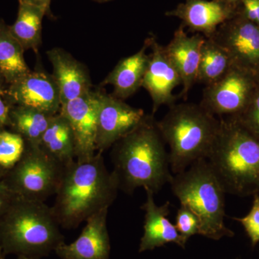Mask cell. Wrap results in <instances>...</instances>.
Returning <instances> with one entry per match:
<instances>
[{
	"mask_svg": "<svg viewBox=\"0 0 259 259\" xmlns=\"http://www.w3.org/2000/svg\"><path fill=\"white\" fill-rule=\"evenodd\" d=\"M146 202L142 206L145 210L144 235L139 245V253L155 249L167 243H173L186 248L187 241L181 236L175 225L168 220L170 202L158 206L154 202V193L152 191L146 190Z\"/></svg>",
	"mask_w": 259,
	"mask_h": 259,
	"instance_id": "obj_17",
	"label": "cell"
},
{
	"mask_svg": "<svg viewBox=\"0 0 259 259\" xmlns=\"http://www.w3.org/2000/svg\"><path fill=\"white\" fill-rule=\"evenodd\" d=\"M259 81L253 76L232 66L221 79L205 86L200 105L213 115H237L245 110Z\"/></svg>",
	"mask_w": 259,
	"mask_h": 259,
	"instance_id": "obj_8",
	"label": "cell"
},
{
	"mask_svg": "<svg viewBox=\"0 0 259 259\" xmlns=\"http://www.w3.org/2000/svg\"><path fill=\"white\" fill-rule=\"evenodd\" d=\"M9 117L10 126L14 132L27 144L39 146L52 116L31 107L15 105L10 107Z\"/></svg>",
	"mask_w": 259,
	"mask_h": 259,
	"instance_id": "obj_23",
	"label": "cell"
},
{
	"mask_svg": "<svg viewBox=\"0 0 259 259\" xmlns=\"http://www.w3.org/2000/svg\"><path fill=\"white\" fill-rule=\"evenodd\" d=\"M18 1L19 3H25V4L34 5V6L44 8L47 11L48 17L49 18L54 17L51 11V3L52 0H18Z\"/></svg>",
	"mask_w": 259,
	"mask_h": 259,
	"instance_id": "obj_32",
	"label": "cell"
},
{
	"mask_svg": "<svg viewBox=\"0 0 259 259\" xmlns=\"http://www.w3.org/2000/svg\"><path fill=\"white\" fill-rule=\"evenodd\" d=\"M118 190L117 177L108 171L102 153L98 152L89 161H74L66 167L51 208L61 228L74 229L109 208Z\"/></svg>",
	"mask_w": 259,
	"mask_h": 259,
	"instance_id": "obj_2",
	"label": "cell"
},
{
	"mask_svg": "<svg viewBox=\"0 0 259 259\" xmlns=\"http://www.w3.org/2000/svg\"><path fill=\"white\" fill-rule=\"evenodd\" d=\"M169 184L181 204L198 216L200 235L215 241L234 236L224 222L226 193L207 159L194 162L185 171L174 175Z\"/></svg>",
	"mask_w": 259,
	"mask_h": 259,
	"instance_id": "obj_6",
	"label": "cell"
},
{
	"mask_svg": "<svg viewBox=\"0 0 259 259\" xmlns=\"http://www.w3.org/2000/svg\"><path fill=\"white\" fill-rule=\"evenodd\" d=\"M233 117L259 139V86L245 110Z\"/></svg>",
	"mask_w": 259,
	"mask_h": 259,
	"instance_id": "obj_27",
	"label": "cell"
},
{
	"mask_svg": "<svg viewBox=\"0 0 259 259\" xmlns=\"http://www.w3.org/2000/svg\"><path fill=\"white\" fill-rule=\"evenodd\" d=\"M233 66L229 56L212 37H206L199 61L197 82L205 86L221 79Z\"/></svg>",
	"mask_w": 259,
	"mask_h": 259,
	"instance_id": "obj_24",
	"label": "cell"
},
{
	"mask_svg": "<svg viewBox=\"0 0 259 259\" xmlns=\"http://www.w3.org/2000/svg\"><path fill=\"white\" fill-rule=\"evenodd\" d=\"M211 37L226 51L233 66L259 81L258 25L237 13L220 25Z\"/></svg>",
	"mask_w": 259,
	"mask_h": 259,
	"instance_id": "obj_9",
	"label": "cell"
},
{
	"mask_svg": "<svg viewBox=\"0 0 259 259\" xmlns=\"http://www.w3.org/2000/svg\"><path fill=\"white\" fill-rule=\"evenodd\" d=\"M26 142L20 134L0 131V167L5 171L12 169L23 157Z\"/></svg>",
	"mask_w": 259,
	"mask_h": 259,
	"instance_id": "obj_25",
	"label": "cell"
},
{
	"mask_svg": "<svg viewBox=\"0 0 259 259\" xmlns=\"http://www.w3.org/2000/svg\"><path fill=\"white\" fill-rule=\"evenodd\" d=\"M158 127L169 146L173 175L185 171L201 159H207L221 125V119L200 104L181 103L169 107Z\"/></svg>",
	"mask_w": 259,
	"mask_h": 259,
	"instance_id": "obj_5",
	"label": "cell"
},
{
	"mask_svg": "<svg viewBox=\"0 0 259 259\" xmlns=\"http://www.w3.org/2000/svg\"><path fill=\"white\" fill-rule=\"evenodd\" d=\"M10 107L2 98L0 93V131L4 129L5 126H10Z\"/></svg>",
	"mask_w": 259,
	"mask_h": 259,
	"instance_id": "obj_31",
	"label": "cell"
},
{
	"mask_svg": "<svg viewBox=\"0 0 259 259\" xmlns=\"http://www.w3.org/2000/svg\"><path fill=\"white\" fill-rule=\"evenodd\" d=\"M6 255L5 254L3 249H2L1 246H0V259H5Z\"/></svg>",
	"mask_w": 259,
	"mask_h": 259,
	"instance_id": "obj_34",
	"label": "cell"
},
{
	"mask_svg": "<svg viewBox=\"0 0 259 259\" xmlns=\"http://www.w3.org/2000/svg\"><path fill=\"white\" fill-rule=\"evenodd\" d=\"M93 1L97 2L99 3H107V2L112 1V0H93Z\"/></svg>",
	"mask_w": 259,
	"mask_h": 259,
	"instance_id": "obj_35",
	"label": "cell"
},
{
	"mask_svg": "<svg viewBox=\"0 0 259 259\" xmlns=\"http://www.w3.org/2000/svg\"><path fill=\"white\" fill-rule=\"evenodd\" d=\"M7 171H5L4 169L0 167V180H3V177H4L5 174H6Z\"/></svg>",
	"mask_w": 259,
	"mask_h": 259,
	"instance_id": "obj_33",
	"label": "cell"
},
{
	"mask_svg": "<svg viewBox=\"0 0 259 259\" xmlns=\"http://www.w3.org/2000/svg\"><path fill=\"white\" fill-rule=\"evenodd\" d=\"M16 259H39V258H28V257L19 256V257H17Z\"/></svg>",
	"mask_w": 259,
	"mask_h": 259,
	"instance_id": "obj_36",
	"label": "cell"
},
{
	"mask_svg": "<svg viewBox=\"0 0 259 259\" xmlns=\"http://www.w3.org/2000/svg\"><path fill=\"white\" fill-rule=\"evenodd\" d=\"M142 109L130 106L124 100L102 92L99 109L97 151L103 153L144 120Z\"/></svg>",
	"mask_w": 259,
	"mask_h": 259,
	"instance_id": "obj_11",
	"label": "cell"
},
{
	"mask_svg": "<svg viewBox=\"0 0 259 259\" xmlns=\"http://www.w3.org/2000/svg\"><path fill=\"white\" fill-rule=\"evenodd\" d=\"M175 226L187 241L194 235H200L201 223L198 216L187 206L181 204L177 211Z\"/></svg>",
	"mask_w": 259,
	"mask_h": 259,
	"instance_id": "obj_26",
	"label": "cell"
},
{
	"mask_svg": "<svg viewBox=\"0 0 259 259\" xmlns=\"http://www.w3.org/2000/svg\"><path fill=\"white\" fill-rule=\"evenodd\" d=\"M108 209H102L89 218L77 239L69 244L63 243L56 248V254L61 259H110Z\"/></svg>",
	"mask_w": 259,
	"mask_h": 259,
	"instance_id": "obj_15",
	"label": "cell"
},
{
	"mask_svg": "<svg viewBox=\"0 0 259 259\" xmlns=\"http://www.w3.org/2000/svg\"><path fill=\"white\" fill-rule=\"evenodd\" d=\"M3 80H5L4 78H3V75L0 73V86H1V83L3 82Z\"/></svg>",
	"mask_w": 259,
	"mask_h": 259,
	"instance_id": "obj_37",
	"label": "cell"
},
{
	"mask_svg": "<svg viewBox=\"0 0 259 259\" xmlns=\"http://www.w3.org/2000/svg\"><path fill=\"white\" fill-rule=\"evenodd\" d=\"M151 54H148L147 68L143 81V88L152 99V115L162 105H175L177 96L173 91L182 85V78L175 65L167 55L165 47L160 45L154 37H148Z\"/></svg>",
	"mask_w": 259,
	"mask_h": 259,
	"instance_id": "obj_12",
	"label": "cell"
},
{
	"mask_svg": "<svg viewBox=\"0 0 259 259\" xmlns=\"http://www.w3.org/2000/svg\"><path fill=\"white\" fill-rule=\"evenodd\" d=\"M23 48L10 32L8 25L0 20V73L6 82H14L30 70L24 59Z\"/></svg>",
	"mask_w": 259,
	"mask_h": 259,
	"instance_id": "obj_22",
	"label": "cell"
},
{
	"mask_svg": "<svg viewBox=\"0 0 259 259\" xmlns=\"http://www.w3.org/2000/svg\"><path fill=\"white\" fill-rule=\"evenodd\" d=\"M8 95L13 105L31 107L51 116L60 112L59 88L53 75L45 71H30L10 83Z\"/></svg>",
	"mask_w": 259,
	"mask_h": 259,
	"instance_id": "obj_13",
	"label": "cell"
},
{
	"mask_svg": "<svg viewBox=\"0 0 259 259\" xmlns=\"http://www.w3.org/2000/svg\"><path fill=\"white\" fill-rule=\"evenodd\" d=\"M61 226L45 202L16 197L0 218L5 255L41 259L64 243Z\"/></svg>",
	"mask_w": 259,
	"mask_h": 259,
	"instance_id": "obj_4",
	"label": "cell"
},
{
	"mask_svg": "<svg viewBox=\"0 0 259 259\" xmlns=\"http://www.w3.org/2000/svg\"><path fill=\"white\" fill-rule=\"evenodd\" d=\"M45 15L48 16V13L44 8L19 3L16 20L9 28L24 50L37 51L41 45L42 22Z\"/></svg>",
	"mask_w": 259,
	"mask_h": 259,
	"instance_id": "obj_21",
	"label": "cell"
},
{
	"mask_svg": "<svg viewBox=\"0 0 259 259\" xmlns=\"http://www.w3.org/2000/svg\"><path fill=\"white\" fill-rule=\"evenodd\" d=\"M16 196L3 180H0V218L3 217Z\"/></svg>",
	"mask_w": 259,
	"mask_h": 259,
	"instance_id": "obj_30",
	"label": "cell"
},
{
	"mask_svg": "<svg viewBox=\"0 0 259 259\" xmlns=\"http://www.w3.org/2000/svg\"><path fill=\"white\" fill-rule=\"evenodd\" d=\"M205 38L199 33L189 36L185 32V27L181 25L171 41L164 47L167 55L182 78V95L185 100L197 82L201 51Z\"/></svg>",
	"mask_w": 259,
	"mask_h": 259,
	"instance_id": "obj_16",
	"label": "cell"
},
{
	"mask_svg": "<svg viewBox=\"0 0 259 259\" xmlns=\"http://www.w3.org/2000/svg\"><path fill=\"white\" fill-rule=\"evenodd\" d=\"M47 54L54 69L53 76L59 88L61 105L93 90L86 67L69 52L54 48Z\"/></svg>",
	"mask_w": 259,
	"mask_h": 259,
	"instance_id": "obj_18",
	"label": "cell"
},
{
	"mask_svg": "<svg viewBox=\"0 0 259 259\" xmlns=\"http://www.w3.org/2000/svg\"><path fill=\"white\" fill-rule=\"evenodd\" d=\"M242 12L247 20L259 26V0H242Z\"/></svg>",
	"mask_w": 259,
	"mask_h": 259,
	"instance_id": "obj_29",
	"label": "cell"
},
{
	"mask_svg": "<svg viewBox=\"0 0 259 259\" xmlns=\"http://www.w3.org/2000/svg\"><path fill=\"white\" fill-rule=\"evenodd\" d=\"M66 167L40 145L26 143L23 157L2 180L15 195L45 202L57 192Z\"/></svg>",
	"mask_w": 259,
	"mask_h": 259,
	"instance_id": "obj_7",
	"label": "cell"
},
{
	"mask_svg": "<svg viewBox=\"0 0 259 259\" xmlns=\"http://www.w3.org/2000/svg\"><path fill=\"white\" fill-rule=\"evenodd\" d=\"M236 13V9L218 0H185L165 15L180 19L185 28L208 38Z\"/></svg>",
	"mask_w": 259,
	"mask_h": 259,
	"instance_id": "obj_14",
	"label": "cell"
},
{
	"mask_svg": "<svg viewBox=\"0 0 259 259\" xmlns=\"http://www.w3.org/2000/svg\"><path fill=\"white\" fill-rule=\"evenodd\" d=\"M164 140L154 115H146L131 132L112 146L113 171L119 190L132 194L144 187L156 193L174 175Z\"/></svg>",
	"mask_w": 259,
	"mask_h": 259,
	"instance_id": "obj_1",
	"label": "cell"
},
{
	"mask_svg": "<svg viewBox=\"0 0 259 259\" xmlns=\"http://www.w3.org/2000/svg\"><path fill=\"white\" fill-rule=\"evenodd\" d=\"M40 146L64 166L76 161L72 130L69 121L60 112L51 117Z\"/></svg>",
	"mask_w": 259,
	"mask_h": 259,
	"instance_id": "obj_20",
	"label": "cell"
},
{
	"mask_svg": "<svg viewBox=\"0 0 259 259\" xmlns=\"http://www.w3.org/2000/svg\"><path fill=\"white\" fill-rule=\"evenodd\" d=\"M148 48H149L148 38L141 50L119 61L102 81V86L112 85L113 88L112 95L114 97L125 100L142 87L149 58L146 54Z\"/></svg>",
	"mask_w": 259,
	"mask_h": 259,
	"instance_id": "obj_19",
	"label": "cell"
},
{
	"mask_svg": "<svg viewBox=\"0 0 259 259\" xmlns=\"http://www.w3.org/2000/svg\"><path fill=\"white\" fill-rule=\"evenodd\" d=\"M207 160L226 193L239 197L259 194V139L236 117H221Z\"/></svg>",
	"mask_w": 259,
	"mask_h": 259,
	"instance_id": "obj_3",
	"label": "cell"
},
{
	"mask_svg": "<svg viewBox=\"0 0 259 259\" xmlns=\"http://www.w3.org/2000/svg\"><path fill=\"white\" fill-rule=\"evenodd\" d=\"M102 91L90 92L61 105L60 113L69 121L78 162L92 159L96 154L97 122Z\"/></svg>",
	"mask_w": 259,
	"mask_h": 259,
	"instance_id": "obj_10",
	"label": "cell"
},
{
	"mask_svg": "<svg viewBox=\"0 0 259 259\" xmlns=\"http://www.w3.org/2000/svg\"><path fill=\"white\" fill-rule=\"evenodd\" d=\"M241 223L245 233L249 237L252 246L259 243V194L253 195V204L250 212L245 217L234 218Z\"/></svg>",
	"mask_w": 259,
	"mask_h": 259,
	"instance_id": "obj_28",
	"label": "cell"
}]
</instances>
